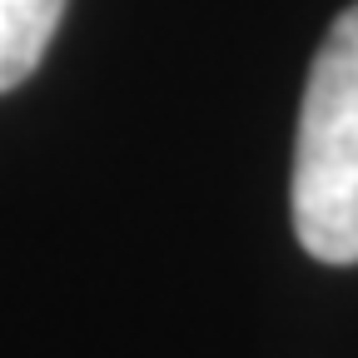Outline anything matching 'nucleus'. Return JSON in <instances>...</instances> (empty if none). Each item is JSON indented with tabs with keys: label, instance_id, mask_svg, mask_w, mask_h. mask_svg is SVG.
Wrapping results in <instances>:
<instances>
[{
	"label": "nucleus",
	"instance_id": "nucleus-1",
	"mask_svg": "<svg viewBox=\"0 0 358 358\" xmlns=\"http://www.w3.org/2000/svg\"><path fill=\"white\" fill-rule=\"evenodd\" d=\"M294 229L319 264H358V6L308 65L294 140Z\"/></svg>",
	"mask_w": 358,
	"mask_h": 358
},
{
	"label": "nucleus",
	"instance_id": "nucleus-2",
	"mask_svg": "<svg viewBox=\"0 0 358 358\" xmlns=\"http://www.w3.org/2000/svg\"><path fill=\"white\" fill-rule=\"evenodd\" d=\"M65 0H0V95L45 60Z\"/></svg>",
	"mask_w": 358,
	"mask_h": 358
}]
</instances>
